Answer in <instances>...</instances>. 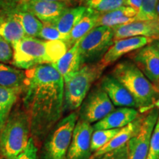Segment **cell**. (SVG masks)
I'll return each instance as SVG.
<instances>
[{
	"label": "cell",
	"instance_id": "21",
	"mask_svg": "<svg viewBox=\"0 0 159 159\" xmlns=\"http://www.w3.org/2000/svg\"><path fill=\"white\" fill-rule=\"evenodd\" d=\"M99 15L100 13L87 8L82 19L69 33V39L66 42L69 49L96 27Z\"/></svg>",
	"mask_w": 159,
	"mask_h": 159
},
{
	"label": "cell",
	"instance_id": "42",
	"mask_svg": "<svg viewBox=\"0 0 159 159\" xmlns=\"http://www.w3.org/2000/svg\"><path fill=\"white\" fill-rule=\"evenodd\" d=\"M75 1H76V0H75ZM80 1H81V0H80Z\"/></svg>",
	"mask_w": 159,
	"mask_h": 159
},
{
	"label": "cell",
	"instance_id": "37",
	"mask_svg": "<svg viewBox=\"0 0 159 159\" xmlns=\"http://www.w3.org/2000/svg\"><path fill=\"white\" fill-rule=\"evenodd\" d=\"M156 41L153 43V44L155 45V47H156L157 49H158V52H159V39L156 40Z\"/></svg>",
	"mask_w": 159,
	"mask_h": 159
},
{
	"label": "cell",
	"instance_id": "1",
	"mask_svg": "<svg viewBox=\"0 0 159 159\" xmlns=\"http://www.w3.org/2000/svg\"><path fill=\"white\" fill-rule=\"evenodd\" d=\"M25 111L34 142L45 139L61 120L63 108V79L52 64L44 63L27 71Z\"/></svg>",
	"mask_w": 159,
	"mask_h": 159
},
{
	"label": "cell",
	"instance_id": "26",
	"mask_svg": "<svg viewBox=\"0 0 159 159\" xmlns=\"http://www.w3.org/2000/svg\"><path fill=\"white\" fill-rule=\"evenodd\" d=\"M83 7L99 13H105L125 6L126 0H81Z\"/></svg>",
	"mask_w": 159,
	"mask_h": 159
},
{
	"label": "cell",
	"instance_id": "16",
	"mask_svg": "<svg viewBox=\"0 0 159 159\" xmlns=\"http://www.w3.org/2000/svg\"><path fill=\"white\" fill-rule=\"evenodd\" d=\"M139 116V111L132 108L114 109L92 126L94 130L120 129L130 124Z\"/></svg>",
	"mask_w": 159,
	"mask_h": 159
},
{
	"label": "cell",
	"instance_id": "25",
	"mask_svg": "<svg viewBox=\"0 0 159 159\" xmlns=\"http://www.w3.org/2000/svg\"><path fill=\"white\" fill-rule=\"evenodd\" d=\"M8 9L12 15L21 24L26 36L38 38L43 24L31 13L13 7H2Z\"/></svg>",
	"mask_w": 159,
	"mask_h": 159
},
{
	"label": "cell",
	"instance_id": "36",
	"mask_svg": "<svg viewBox=\"0 0 159 159\" xmlns=\"http://www.w3.org/2000/svg\"><path fill=\"white\" fill-rule=\"evenodd\" d=\"M156 15L157 19H159V0H158V2L156 5Z\"/></svg>",
	"mask_w": 159,
	"mask_h": 159
},
{
	"label": "cell",
	"instance_id": "30",
	"mask_svg": "<svg viewBox=\"0 0 159 159\" xmlns=\"http://www.w3.org/2000/svg\"><path fill=\"white\" fill-rule=\"evenodd\" d=\"M38 38L44 39L46 41L61 40L67 42L69 39V36L61 34L52 23L43 24L42 28L40 31Z\"/></svg>",
	"mask_w": 159,
	"mask_h": 159
},
{
	"label": "cell",
	"instance_id": "7",
	"mask_svg": "<svg viewBox=\"0 0 159 159\" xmlns=\"http://www.w3.org/2000/svg\"><path fill=\"white\" fill-rule=\"evenodd\" d=\"M13 56L12 64L19 69H30L47 63L45 41L37 38L25 36L12 46Z\"/></svg>",
	"mask_w": 159,
	"mask_h": 159
},
{
	"label": "cell",
	"instance_id": "13",
	"mask_svg": "<svg viewBox=\"0 0 159 159\" xmlns=\"http://www.w3.org/2000/svg\"><path fill=\"white\" fill-rule=\"evenodd\" d=\"M114 31V42L118 40L127 38L144 36L153 39L155 41L159 39V28L156 21H134L124 25L112 27Z\"/></svg>",
	"mask_w": 159,
	"mask_h": 159
},
{
	"label": "cell",
	"instance_id": "15",
	"mask_svg": "<svg viewBox=\"0 0 159 159\" xmlns=\"http://www.w3.org/2000/svg\"><path fill=\"white\" fill-rule=\"evenodd\" d=\"M100 87L108 94L114 106L136 108V102L132 95L116 79L111 75H105L101 80Z\"/></svg>",
	"mask_w": 159,
	"mask_h": 159
},
{
	"label": "cell",
	"instance_id": "22",
	"mask_svg": "<svg viewBox=\"0 0 159 159\" xmlns=\"http://www.w3.org/2000/svg\"><path fill=\"white\" fill-rule=\"evenodd\" d=\"M86 10V7L82 5L69 7L52 24L61 34L69 36L71 30L82 19Z\"/></svg>",
	"mask_w": 159,
	"mask_h": 159
},
{
	"label": "cell",
	"instance_id": "29",
	"mask_svg": "<svg viewBox=\"0 0 159 159\" xmlns=\"http://www.w3.org/2000/svg\"><path fill=\"white\" fill-rule=\"evenodd\" d=\"M158 0H142L140 9L135 16L136 21H154L157 19L156 5Z\"/></svg>",
	"mask_w": 159,
	"mask_h": 159
},
{
	"label": "cell",
	"instance_id": "18",
	"mask_svg": "<svg viewBox=\"0 0 159 159\" xmlns=\"http://www.w3.org/2000/svg\"><path fill=\"white\" fill-rule=\"evenodd\" d=\"M0 36L11 46L26 36L21 24L7 8L0 10Z\"/></svg>",
	"mask_w": 159,
	"mask_h": 159
},
{
	"label": "cell",
	"instance_id": "31",
	"mask_svg": "<svg viewBox=\"0 0 159 159\" xmlns=\"http://www.w3.org/2000/svg\"><path fill=\"white\" fill-rule=\"evenodd\" d=\"M147 159H159V115L151 136Z\"/></svg>",
	"mask_w": 159,
	"mask_h": 159
},
{
	"label": "cell",
	"instance_id": "39",
	"mask_svg": "<svg viewBox=\"0 0 159 159\" xmlns=\"http://www.w3.org/2000/svg\"><path fill=\"white\" fill-rule=\"evenodd\" d=\"M156 23H157V25H158V28H159V19H157L156 20Z\"/></svg>",
	"mask_w": 159,
	"mask_h": 159
},
{
	"label": "cell",
	"instance_id": "40",
	"mask_svg": "<svg viewBox=\"0 0 159 159\" xmlns=\"http://www.w3.org/2000/svg\"><path fill=\"white\" fill-rule=\"evenodd\" d=\"M156 89H157V90H158V93H159V82H158V85H157V86H156Z\"/></svg>",
	"mask_w": 159,
	"mask_h": 159
},
{
	"label": "cell",
	"instance_id": "4",
	"mask_svg": "<svg viewBox=\"0 0 159 159\" xmlns=\"http://www.w3.org/2000/svg\"><path fill=\"white\" fill-rule=\"evenodd\" d=\"M29 119L25 111L11 113L0 133V153L3 158H11L25 150L30 138Z\"/></svg>",
	"mask_w": 159,
	"mask_h": 159
},
{
	"label": "cell",
	"instance_id": "19",
	"mask_svg": "<svg viewBox=\"0 0 159 159\" xmlns=\"http://www.w3.org/2000/svg\"><path fill=\"white\" fill-rule=\"evenodd\" d=\"M52 66L62 76L63 81L75 74L82 66L78 51V43L77 42L71 47L62 57Z\"/></svg>",
	"mask_w": 159,
	"mask_h": 159
},
{
	"label": "cell",
	"instance_id": "17",
	"mask_svg": "<svg viewBox=\"0 0 159 159\" xmlns=\"http://www.w3.org/2000/svg\"><path fill=\"white\" fill-rule=\"evenodd\" d=\"M144 118V116H139L138 118L133 121L132 122H130V124L126 125L124 128H120L119 132L105 146H103L102 148H100L99 150L94 152L92 158H97V157L102 156L106 152H110L111 150H114L115 149H117L123 146V145L126 144L128 142V141L138 133Z\"/></svg>",
	"mask_w": 159,
	"mask_h": 159
},
{
	"label": "cell",
	"instance_id": "33",
	"mask_svg": "<svg viewBox=\"0 0 159 159\" xmlns=\"http://www.w3.org/2000/svg\"><path fill=\"white\" fill-rule=\"evenodd\" d=\"M13 56V49L11 44L0 36V63L11 62Z\"/></svg>",
	"mask_w": 159,
	"mask_h": 159
},
{
	"label": "cell",
	"instance_id": "28",
	"mask_svg": "<svg viewBox=\"0 0 159 159\" xmlns=\"http://www.w3.org/2000/svg\"><path fill=\"white\" fill-rule=\"evenodd\" d=\"M120 129L99 130L93 132L91 139V152H97L108 143L116 135Z\"/></svg>",
	"mask_w": 159,
	"mask_h": 159
},
{
	"label": "cell",
	"instance_id": "24",
	"mask_svg": "<svg viewBox=\"0 0 159 159\" xmlns=\"http://www.w3.org/2000/svg\"><path fill=\"white\" fill-rule=\"evenodd\" d=\"M21 91V89L5 88L0 85V133L11 115L12 108Z\"/></svg>",
	"mask_w": 159,
	"mask_h": 159
},
{
	"label": "cell",
	"instance_id": "38",
	"mask_svg": "<svg viewBox=\"0 0 159 159\" xmlns=\"http://www.w3.org/2000/svg\"><path fill=\"white\" fill-rule=\"evenodd\" d=\"M155 108H158V109H159V98L158 99V100L156 101V103H155Z\"/></svg>",
	"mask_w": 159,
	"mask_h": 159
},
{
	"label": "cell",
	"instance_id": "5",
	"mask_svg": "<svg viewBox=\"0 0 159 159\" xmlns=\"http://www.w3.org/2000/svg\"><path fill=\"white\" fill-rule=\"evenodd\" d=\"M77 119L78 114L73 111L55 125L45 138L41 159H66Z\"/></svg>",
	"mask_w": 159,
	"mask_h": 159
},
{
	"label": "cell",
	"instance_id": "32",
	"mask_svg": "<svg viewBox=\"0 0 159 159\" xmlns=\"http://www.w3.org/2000/svg\"><path fill=\"white\" fill-rule=\"evenodd\" d=\"M2 159H39L38 158V148L33 139L30 137L28 144L25 150L14 157Z\"/></svg>",
	"mask_w": 159,
	"mask_h": 159
},
{
	"label": "cell",
	"instance_id": "14",
	"mask_svg": "<svg viewBox=\"0 0 159 159\" xmlns=\"http://www.w3.org/2000/svg\"><path fill=\"white\" fill-rule=\"evenodd\" d=\"M153 39L144 36H136L122 39L114 41L100 62L105 66L114 63L124 55L142 48L154 41Z\"/></svg>",
	"mask_w": 159,
	"mask_h": 159
},
{
	"label": "cell",
	"instance_id": "27",
	"mask_svg": "<svg viewBox=\"0 0 159 159\" xmlns=\"http://www.w3.org/2000/svg\"><path fill=\"white\" fill-rule=\"evenodd\" d=\"M69 49L66 41L61 40L45 41L46 59L48 64H52L62 57Z\"/></svg>",
	"mask_w": 159,
	"mask_h": 159
},
{
	"label": "cell",
	"instance_id": "10",
	"mask_svg": "<svg viewBox=\"0 0 159 159\" xmlns=\"http://www.w3.org/2000/svg\"><path fill=\"white\" fill-rule=\"evenodd\" d=\"M68 4L60 2L42 0H21L14 5L2 7H13L35 16L42 24L54 23L58 17L69 7Z\"/></svg>",
	"mask_w": 159,
	"mask_h": 159
},
{
	"label": "cell",
	"instance_id": "3",
	"mask_svg": "<svg viewBox=\"0 0 159 159\" xmlns=\"http://www.w3.org/2000/svg\"><path fill=\"white\" fill-rule=\"evenodd\" d=\"M105 68L100 61L84 64L63 81V111H73L80 107L91 85L101 77Z\"/></svg>",
	"mask_w": 159,
	"mask_h": 159
},
{
	"label": "cell",
	"instance_id": "41",
	"mask_svg": "<svg viewBox=\"0 0 159 159\" xmlns=\"http://www.w3.org/2000/svg\"><path fill=\"white\" fill-rule=\"evenodd\" d=\"M89 159H94V158H92V157H91V158H89Z\"/></svg>",
	"mask_w": 159,
	"mask_h": 159
},
{
	"label": "cell",
	"instance_id": "20",
	"mask_svg": "<svg viewBox=\"0 0 159 159\" xmlns=\"http://www.w3.org/2000/svg\"><path fill=\"white\" fill-rule=\"evenodd\" d=\"M137 13L128 6H122L114 11L101 13L97 21L96 27H114L115 26L124 25L136 21L135 16Z\"/></svg>",
	"mask_w": 159,
	"mask_h": 159
},
{
	"label": "cell",
	"instance_id": "12",
	"mask_svg": "<svg viewBox=\"0 0 159 159\" xmlns=\"http://www.w3.org/2000/svg\"><path fill=\"white\" fill-rule=\"evenodd\" d=\"M93 132L94 130L90 124L82 120L77 122L67 152L66 159L91 158V139Z\"/></svg>",
	"mask_w": 159,
	"mask_h": 159
},
{
	"label": "cell",
	"instance_id": "6",
	"mask_svg": "<svg viewBox=\"0 0 159 159\" xmlns=\"http://www.w3.org/2000/svg\"><path fill=\"white\" fill-rule=\"evenodd\" d=\"M77 43L81 65L97 63L114 44L113 28L95 27Z\"/></svg>",
	"mask_w": 159,
	"mask_h": 159
},
{
	"label": "cell",
	"instance_id": "2",
	"mask_svg": "<svg viewBox=\"0 0 159 159\" xmlns=\"http://www.w3.org/2000/svg\"><path fill=\"white\" fill-rule=\"evenodd\" d=\"M111 75L130 92L141 111L155 108V103L159 98L158 91L132 61L126 60L117 63Z\"/></svg>",
	"mask_w": 159,
	"mask_h": 159
},
{
	"label": "cell",
	"instance_id": "8",
	"mask_svg": "<svg viewBox=\"0 0 159 159\" xmlns=\"http://www.w3.org/2000/svg\"><path fill=\"white\" fill-rule=\"evenodd\" d=\"M114 110L108 94L100 86H97L88 93L80 105L79 120L91 124L105 118Z\"/></svg>",
	"mask_w": 159,
	"mask_h": 159
},
{
	"label": "cell",
	"instance_id": "34",
	"mask_svg": "<svg viewBox=\"0 0 159 159\" xmlns=\"http://www.w3.org/2000/svg\"><path fill=\"white\" fill-rule=\"evenodd\" d=\"M94 159H129L128 145L127 144L123 145Z\"/></svg>",
	"mask_w": 159,
	"mask_h": 159
},
{
	"label": "cell",
	"instance_id": "35",
	"mask_svg": "<svg viewBox=\"0 0 159 159\" xmlns=\"http://www.w3.org/2000/svg\"><path fill=\"white\" fill-rule=\"evenodd\" d=\"M142 0H126L125 6H128L134 10L136 13H138L142 5Z\"/></svg>",
	"mask_w": 159,
	"mask_h": 159
},
{
	"label": "cell",
	"instance_id": "23",
	"mask_svg": "<svg viewBox=\"0 0 159 159\" xmlns=\"http://www.w3.org/2000/svg\"><path fill=\"white\" fill-rule=\"evenodd\" d=\"M27 73L21 69L0 63V85L5 88L21 89L25 86Z\"/></svg>",
	"mask_w": 159,
	"mask_h": 159
},
{
	"label": "cell",
	"instance_id": "11",
	"mask_svg": "<svg viewBox=\"0 0 159 159\" xmlns=\"http://www.w3.org/2000/svg\"><path fill=\"white\" fill-rule=\"evenodd\" d=\"M130 57L139 70L156 88L159 82V52L155 45L150 43L137 49Z\"/></svg>",
	"mask_w": 159,
	"mask_h": 159
},
{
	"label": "cell",
	"instance_id": "9",
	"mask_svg": "<svg viewBox=\"0 0 159 159\" xmlns=\"http://www.w3.org/2000/svg\"><path fill=\"white\" fill-rule=\"evenodd\" d=\"M159 115L156 108L149 111L143 119L138 133L127 143L129 159H147L150 149V139Z\"/></svg>",
	"mask_w": 159,
	"mask_h": 159
}]
</instances>
